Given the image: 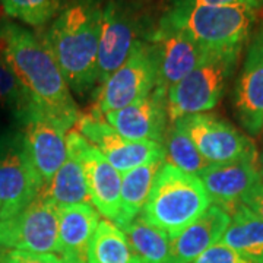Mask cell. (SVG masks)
Segmentation results:
<instances>
[{
  "instance_id": "obj_1",
  "label": "cell",
  "mask_w": 263,
  "mask_h": 263,
  "mask_svg": "<svg viewBox=\"0 0 263 263\" xmlns=\"http://www.w3.org/2000/svg\"><path fill=\"white\" fill-rule=\"evenodd\" d=\"M0 59L28 94L32 105L73 129L79 117L72 91L43 40L15 22L0 24Z\"/></svg>"
},
{
  "instance_id": "obj_2",
  "label": "cell",
  "mask_w": 263,
  "mask_h": 263,
  "mask_svg": "<svg viewBox=\"0 0 263 263\" xmlns=\"http://www.w3.org/2000/svg\"><path fill=\"white\" fill-rule=\"evenodd\" d=\"M103 6L100 0H72L40 37L54 57L70 91L81 97L97 88Z\"/></svg>"
},
{
  "instance_id": "obj_3",
  "label": "cell",
  "mask_w": 263,
  "mask_h": 263,
  "mask_svg": "<svg viewBox=\"0 0 263 263\" xmlns=\"http://www.w3.org/2000/svg\"><path fill=\"white\" fill-rule=\"evenodd\" d=\"M262 9L176 3L161 22L179 29L206 51L245 47Z\"/></svg>"
},
{
  "instance_id": "obj_4",
  "label": "cell",
  "mask_w": 263,
  "mask_h": 263,
  "mask_svg": "<svg viewBox=\"0 0 263 263\" xmlns=\"http://www.w3.org/2000/svg\"><path fill=\"white\" fill-rule=\"evenodd\" d=\"M211 205L206 189L197 176L164 162L139 216L174 238Z\"/></svg>"
},
{
  "instance_id": "obj_5",
  "label": "cell",
  "mask_w": 263,
  "mask_h": 263,
  "mask_svg": "<svg viewBox=\"0 0 263 263\" xmlns=\"http://www.w3.org/2000/svg\"><path fill=\"white\" fill-rule=\"evenodd\" d=\"M241 48L208 51L202 62L167 91L170 123L190 114L206 113L226 94L240 62Z\"/></svg>"
},
{
  "instance_id": "obj_6",
  "label": "cell",
  "mask_w": 263,
  "mask_h": 263,
  "mask_svg": "<svg viewBox=\"0 0 263 263\" xmlns=\"http://www.w3.org/2000/svg\"><path fill=\"white\" fill-rule=\"evenodd\" d=\"M158 84V51L146 40H139L129 57L95 88L91 113L104 114L124 108L151 94Z\"/></svg>"
},
{
  "instance_id": "obj_7",
  "label": "cell",
  "mask_w": 263,
  "mask_h": 263,
  "mask_svg": "<svg viewBox=\"0 0 263 263\" xmlns=\"http://www.w3.org/2000/svg\"><path fill=\"white\" fill-rule=\"evenodd\" d=\"M148 27L132 5L108 0L103 6L101 35L97 59V86L126 62L139 40H148Z\"/></svg>"
},
{
  "instance_id": "obj_8",
  "label": "cell",
  "mask_w": 263,
  "mask_h": 263,
  "mask_svg": "<svg viewBox=\"0 0 263 263\" xmlns=\"http://www.w3.org/2000/svg\"><path fill=\"white\" fill-rule=\"evenodd\" d=\"M57 206L40 193L16 215L0 219V250L57 253Z\"/></svg>"
},
{
  "instance_id": "obj_9",
  "label": "cell",
  "mask_w": 263,
  "mask_h": 263,
  "mask_svg": "<svg viewBox=\"0 0 263 263\" xmlns=\"http://www.w3.org/2000/svg\"><path fill=\"white\" fill-rule=\"evenodd\" d=\"M43 189L44 183L24 148L22 133L0 136V219L25 209Z\"/></svg>"
},
{
  "instance_id": "obj_10",
  "label": "cell",
  "mask_w": 263,
  "mask_h": 263,
  "mask_svg": "<svg viewBox=\"0 0 263 263\" xmlns=\"http://www.w3.org/2000/svg\"><path fill=\"white\" fill-rule=\"evenodd\" d=\"M177 123L209 164L257 161L253 142L215 114H190Z\"/></svg>"
},
{
  "instance_id": "obj_11",
  "label": "cell",
  "mask_w": 263,
  "mask_h": 263,
  "mask_svg": "<svg viewBox=\"0 0 263 263\" xmlns=\"http://www.w3.org/2000/svg\"><path fill=\"white\" fill-rule=\"evenodd\" d=\"M24 123V148L44 187L67 157V132L65 123L48 116L34 105L19 117Z\"/></svg>"
},
{
  "instance_id": "obj_12",
  "label": "cell",
  "mask_w": 263,
  "mask_h": 263,
  "mask_svg": "<svg viewBox=\"0 0 263 263\" xmlns=\"http://www.w3.org/2000/svg\"><path fill=\"white\" fill-rule=\"evenodd\" d=\"M67 149L79 160L84 170L92 206L108 221H116L120 209L122 174L100 151L75 129L67 132Z\"/></svg>"
},
{
  "instance_id": "obj_13",
  "label": "cell",
  "mask_w": 263,
  "mask_h": 263,
  "mask_svg": "<svg viewBox=\"0 0 263 263\" xmlns=\"http://www.w3.org/2000/svg\"><path fill=\"white\" fill-rule=\"evenodd\" d=\"M75 130L91 142L120 174L158 157H165L164 146L160 143L130 141L114 130L103 117L92 113L79 114Z\"/></svg>"
},
{
  "instance_id": "obj_14",
  "label": "cell",
  "mask_w": 263,
  "mask_h": 263,
  "mask_svg": "<svg viewBox=\"0 0 263 263\" xmlns=\"http://www.w3.org/2000/svg\"><path fill=\"white\" fill-rule=\"evenodd\" d=\"M103 119L114 130L130 141L154 142L162 145L170 124L167 91L160 86L136 103L104 114Z\"/></svg>"
},
{
  "instance_id": "obj_15",
  "label": "cell",
  "mask_w": 263,
  "mask_h": 263,
  "mask_svg": "<svg viewBox=\"0 0 263 263\" xmlns=\"http://www.w3.org/2000/svg\"><path fill=\"white\" fill-rule=\"evenodd\" d=\"M158 51V84L168 91L196 67L208 51L195 43L192 38L158 21L148 35Z\"/></svg>"
},
{
  "instance_id": "obj_16",
  "label": "cell",
  "mask_w": 263,
  "mask_h": 263,
  "mask_svg": "<svg viewBox=\"0 0 263 263\" xmlns=\"http://www.w3.org/2000/svg\"><path fill=\"white\" fill-rule=\"evenodd\" d=\"M234 111L250 135L263 130V38L254 40L234 88Z\"/></svg>"
},
{
  "instance_id": "obj_17",
  "label": "cell",
  "mask_w": 263,
  "mask_h": 263,
  "mask_svg": "<svg viewBox=\"0 0 263 263\" xmlns=\"http://www.w3.org/2000/svg\"><path fill=\"white\" fill-rule=\"evenodd\" d=\"M199 179L206 189L211 203L231 215L241 205L246 193L262 177L256 161H235L211 164L199 174Z\"/></svg>"
},
{
  "instance_id": "obj_18",
  "label": "cell",
  "mask_w": 263,
  "mask_h": 263,
  "mask_svg": "<svg viewBox=\"0 0 263 263\" xmlns=\"http://www.w3.org/2000/svg\"><path fill=\"white\" fill-rule=\"evenodd\" d=\"M59 245L62 263H88V250L100 222V214L91 203L57 206Z\"/></svg>"
},
{
  "instance_id": "obj_19",
  "label": "cell",
  "mask_w": 263,
  "mask_h": 263,
  "mask_svg": "<svg viewBox=\"0 0 263 263\" xmlns=\"http://www.w3.org/2000/svg\"><path fill=\"white\" fill-rule=\"evenodd\" d=\"M230 221L231 215L228 212L216 205H211L183 233L171 238L165 263H192L221 240Z\"/></svg>"
},
{
  "instance_id": "obj_20",
  "label": "cell",
  "mask_w": 263,
  "mask_h": 263,
  "mask_svg": "<svg viewBox=\"0 0 263 263\" xmlns=\"http://www.w3.org/2000/svg\"><path fill=\"white\" fill-rule=\"evenodd\" d=\"M164 162L165 157H158L122 174L120 209L114 221L116 226L122 228L132 222L136 216H139Z\"/></svg>"
},
{
  "instance_id": "obj_21",
  "label": "cell",
  "mask_w": 263,
  "mask_h": 263,
  "mask_svg": "<svg viewBox=\"0 0 263 263\" xmlns=\"http://www.w3.org/2000/svg\"><path fill=\"white\" fill-rule=\"evenodd\" d=\"M219 241L252 263H263V219L241 203Z\"/></svg>"
},
{
  "instance_id": "obj_22",
  "label": "cell",
  "mask_w": 263,
  "mask_h": 263,
  "mask_svg": "<svg viewBox=\"0 0 263 263\" xmlns=\"http://www.w3.org/2000/svg\"><path fill=\"white\" fill-rule=\"evenodd\" d=\"M43 195L56 206L89 203V193L84 170L76 155L67 149V157L57 170L50 183L43 189Z\"/></svg>"
},
{
  "instance_id": "obj_23",
  "label": "cell",
  "mask_w": 263,
  "mask_h": 263,
  "mask_svg": "<svg viewBox=\"0 0 263 263\" xmlns=\"http://www.w3.org/2000/svg\"><path fill=\"white\" fill-rule=\"evenodd\" d=\"M122 230L127 237L136 263L167 262L171 238L162 230L151 226L141 216H136Z\"/></svg>"
},
{
  "instance_id": "obj_24",
  "label": "cell",
  "mask_w": 263,
  "mask_h": 263,
  "mask_svg": "<svg viewBox=\"0 0 263 263\" xmlns=\"http://www.w3.org/2000/svg\"><path fill=\"white\" fill-rule=\"evenodd\" d=\"M88 263H136L120 227L108 219H100L88 250Z\"/></svg>"
},
{
  "instance_id": "obj_25",
  "label": "cell",
  "mask_w": 263,
  "mask_h": 263,
  "mask_svg": "<svg viewBox=\"0 0 263 263\" xmlns=\"http://www.w3.org/2000/svg\"><path fill=\"white\" fill-rule=\"evenodd\" d=\"M162 146H164L165 162L187 174L199 177V174L211 165L200 155L196 145L192 142L187 133L183 130V127L177 122L168 124Z\"/></svg>"
},
{
  "instance_id": "obj_26",
  "label": "cell",
  "mask_w": 263,
  "mask_h": 263,
  "mask_svg": "<svg viewBox=\"0 0 263 263\" xmlns=\"http://www.w3.org/2000/svg\"><path fill=\"white\" fill-rule=\"evenodd\" d=\"M0 6L9 18L38 28L56 18L63 0H0Z\"/></svg>"
},
{
  "instance_id": "obj_27",
  "label": "cell",
  "mask_w": 263,
  "mask_h": 263,
  "mask_svg": "<svg viewBox=\"0 0 263 263\" xmlns=\"http://www.w3.org/2000/svg\"><path fill=\"white\" fill-rule=\"evenodd\" d=\"M0 104L13 108L18 117H21L32 107L28 94L22 88L18 78L2 59H0Z\"/></svg>"
},
{
  "instance_id": "obj_28",
  "label": "cell",
  "mask_w": 263,
  "mask_h": 263,
  "mask_svg": "<svg viewBox=\"0 0 263 263\" xmlns=\"http://www.w3.org/2000/svg\"><path fill=\"white\" fill-rule=\"evenodd\" d=\"M192 263H252L245 259L241 254H238L234 249L222 245L218 241L216 245L211 246L208 250L196 257Z\"/></svg>"
},
{
  "instance_id": "obj_29",
  "label": "cell",
  "mask_w": 263,
  "mask_h": 263,
  "mask_svg": "<svg viewBox=\"0 0 263 263\" xmlns=\"http://www.w3.org/2000/svg\"><path fill=\"white\" fill-rule=\"evenodd\" d=\"M0 263H62L54 253H37L25 250H0Z\"/></svg>"
},
{
  "instance_id": "obj_30",
  "label": "cell",
  "mask_w": 263,
  "mask_h": 263,
  "mask_svg": "<svg viewBox=\"0 0 263 263\" xmlns=\"http://www.w3.org/2000/svg\"><path fill=\"white\" fill-rule=\"evenodd\" d=\"M176 3H189V5H214V6H250L262 9L263 0H173Z\"/></svg>"
},
{
  "instance_id": "obj_31",
  "label": "cell",
  "mask_w": 263,
  "mask_h": 263,
  "mask_svg": "<svg viewBox=\"0 0 263 263\" xmlns=\"http://www.w3.org/2000/svg\"><path fill=\"white\" fill-rule=\"evenodd\" d=\"M241 203L249 209H252L256 215H259L263 219V180H259L253 187L246 193Z\"/></svg>"
},
{
  "instance_id": "obj_32",
  "label": "cell",
  "mask_w": 263,
  "mask_h": 263,
  "mask_svg": "<svg viewBox=\"0 0 263 263\" xmlns=\"http://www.w3.org/2000/svg\"><path fill=\"white\" fill-rule=\"evenodd\" d=\"M260 177H262L263 180V154H262V157H260Z\"/></svg>"
},
{
  "instance_id": "obj_33",
  "label": "cell",
  "mask_w": 263,
  "mask_h": 263,
  "mask_svg": "<svg viewBox=\"0 0 263 263\" xmlns=\"http://www.w3.org/2000/svg\"><path fill=\"white\" fill-rule=\"evenodd\" d=\"M259 37L263 38V28H262V31H260V34H259Z\"/></svg>"
}]
</instances>
